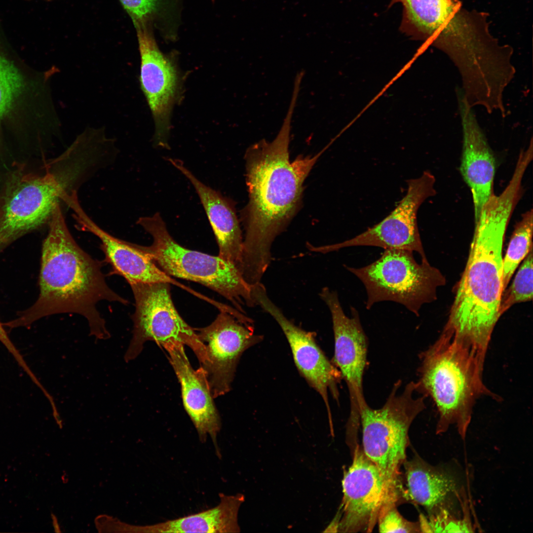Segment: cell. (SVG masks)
Masks as SVG:
<instances>
[{
	"mask_svg": "<svg viewBox=\"0 0 533 533\" xmlns=\"http://www.w3.org/2000/svg\"><path fill=\"white\" fill-rule=\"evenodd\" d=\"M66 203L73 211V216L82 230L90 232L101 241L106 261L112 266L114 273L123 276L130 284L135 283L163 282L174 285L198 297L199 293L181 284L161 269L139 247L117 239L98 227L85 213L77 194L69 196Z\"/></svg>",
	"mask_w": 533,
	"mask_h": 533,
	"instance_id": "18",
	"label": "cell"
},
{
	"mask_svg": "<svg viewBox=\"0 0 533 533\" xmlns=\"http://www.w3.org/2000/svg\"><path fill=\"white\" fill-rule=\"evenodd\" d=\"M456 92L462 132L459 170L471 192L475 222L484 206L495 194L496 161L473 108L468 103L461 89L457 88Z\"/></svg>",
	"mask_w": 533,
	"mask_h": 533,
	"instance_id": "17",
	"label": "cell"
},
{
	"mask_svg": "<svg viewBox=\"0 0 533 533\" xmlns=\"http://www.w3.org/2000/svg\"><path fill=\"white\" fill-rule=\"evenodd\" d=\"M51 517L53 521V525L55 529V532H61L60 530L59 526L57 521V519L53 514H51Z\"/></svg>",
	"mask_w": 533,
	"mask_h": 533,
	"instance_id": "28",
	"label": "cell"
},
{
	"mask_svg": "<svg viewBox=\"0 0 533 533\" xmlns=\"http://www.w3.org/2000/svg\"><path fill=\"white\" fill-rule=\"evenodd\" d=\"M297 104L291 100L271 142L263 139L245 154L249 201L242 210L245 229L241 273L249 284L260 282L271 261V246L299 209L303 183L322 152L289 159L291 122Z\"/></svg>",
	"mask_w": 533,
	"mask_h": 533,
	"instance_id": "1",
	"label": "cell"
},
{
	"mask_svg": "<svg viewBox=\"0 0 533 533\" xmlns=\"http://www.w3.org/2000/svg\"><path fill=\"white\" fill-rule=\"evenodd\" d=\"M404 478H399V500L423 506L429 514L448 510L461 487L449 470L431 465L419 457L405 461Z\"/></svg>",
	"mask_w": 533,
	"mask_h": 533,
	"instance_id": "20",
	"label": "cell"
},
{
	"mask_svg": "<svg viewBox=\"0 0 533 533\" xmlns=\"http://www.w3.org/2000/svg\"><path fill=\"white\" fill-rule=\"evenodd\" d=\"M169 360L181 385L183 404L198 433L201 442L210 435L218 456L221 453L217 435L221 423L215 405L206 374L202 367L193 369L185 352L184 344L179 342L161 345Z\"/></svg>",
	"mask_w": 533,
	"mask_h": 533,
	"instance_id": "19",
	"label": "cell"
},
{
	"mask_svg": "<svg viewBox=\"0 0 533 533\" xmlns=\"http://www.w3.org/2000/svg\"><path fill=\"white\" fill-rule=\"evenodd\" d=\"M533 213L531 209L522 214L521 219L515 226L505 255L502 258L503 291L519 265L533 248Z\"/></svg>",
	"mask_w": 533,
	"mask_h": 533,
	"instance_id": "24",
	"label": "cell"
},
{
	"mask_svg": "<svg viewBox=\"0 0 533 533\" xmlns=\"http://www.w3.org/2000/svg\"><path fill=\"white\" fill-rule=\"evenodd\" d=\"M57 71L29 66L0 30V151L9 137L41 141L58 134L61 122L50 88Z\"/></svg>",
	"mask_w": 533,
	"mask_h": 533,
	"instance_id": "5",
	"label": "cell"
},
{
	"mask_svg": "<svg viewBox=\"0 0 533 533\" xmlns=\"http://www.w3.org/2000/svg\"><path fill=\"white\" fill-rule=\"evenodd\" d=\"M136 30L141 58L140 81L154 119V142L167 148L170 116L180 95V76L173 60L160 50L154 29Z\"/></svg>",
	"mask_w": 533,
	"mask_h": 533,
	"instance_id": "13",
	"label": "cell"
},
{
	"mask_svg": "<svg viewBox=\"0 0 533 533\" xmlns=\"http://www.w3.org/2000/svg\"><path fill=\"white\" fill-rule=\"evenodd\" d=\"M517 204L513 196L502 192L493 196L483 207L475 222L467 261L443 331L483 359L500 317L502 250Z\"/></svg>",
	"mask_w": 533,
	"mask_h": 533,
	"instance_id": "2",
	"label": "cell"
},
{
	"mask_svg": "<svg viewBox=\"0 0 533 533\" xmlns=\"http://www.w3.org/2000/svg\"><path fill=\"white\" fill-rule=\"evenodd\" d=\"M220 503L215 507L196 514L156 524L132 527L133 533H239L237 516L244 496L219 494Z\"/></svg>",
	"mask_w": 533,
	"mask_h": 533,
	"instance_id": "22",
	"label": "cell"
},
{
	"mask_svg": "<svg viewBox=\"0 0 533 533\" xmlns=\"http://www.w3.org/2000/svg\"><path fill=\"white\" fill-rule=\"evenodd\" d=\"M204 344L207 362L202 367L214 398L228 393L231 388L238 361L242 353L261 342L263 337L228 313L220 311L209 325L193 328Z\"/></svg>",
	"mask_w": 533,
	"mask_h": 533,
	"instance_id": "15",
	"label": "cell"
},
{
	"mask_svg": "<svg viewBox=\"0 0 533 533\" xmlns=\"http://www.w3.org/2000/svg\"><path fill=\"white\" fill-rule=\"evenodd\" d=\"M136 28L151 27L161 37L174 35L181 24L183 0H119Z\"/></svg>",
	"mask_w": 533,
	"mask_h": 533,
	"instance_id": "23",
	"label": "cell"
},
{
	"mask_svg": "<svg viewBox=\"0 0 533 533\" xmlns=\"http://www.w3.org/2000/svg\"></svg>",
	"mask_w": 533,
	"mask_h": 533,
	"instance_id": "30",
	"label": "cell"
},
{
	"mask_svg": "<svg viewBox=\"0 0 533 533\" xmlns=\"http://www.w3.org/2000/svg\"><path fill=\"white\" fill-rule=\"evenodd\" d=\"M135 302L132 316L133 336L124 355L127 362L142 352L144 343L152 341L163 343L179 342L189 346L204 367L207 357L204 344L195 331L180 316L173 303L170 284L163 282L130 284Z\"/></svg>",
	"mask_w": 533,
	"mask_h": 533,
	"instance_id": "10",
	"label": "cell"
},
{
	"mask_svg": "<svg viewBox=\"0 0 533 533\" xmlns=\"http://www.w3.org/2000/svg\"><path fill=\"white\" fill-rule=\"evenodd\" d=\"M523 260L512 284L502 293L500 316L513 305L531 301L533 299V248Z\"/></svg>",
	"mask_w": 533,
	"mask_h": 533,
	"instance_id": "25",
	"label": "cell"
},
{
	"mask_svg": "<svg viewBox=\"0 0 533 533\" xmlns=\"http://www.w3.org/2000/svg\"><path fill=\"white\" fill-rule=\"evenodd\" d=\"M401 382H395L384 404L379 409L367 405L360 413L363 451L380 470L384 480L386 496L397 497L400 468L406 460L410 427L425 408V396L415 397V382L399 392Z\"/></svg>",
	"mask_w": 533,
	"mask_h": 533,
	"instance_id": "8",
	"label": "cell"
},
{
	"mask_svg": "<svg viewBox=\"0 0 533 533\" xmlns=\"http://www.w3.org/2000/svg\"><path fill=\"white\" fill-rule=\"evenodd\" d=\"M412 251L386 249L378 260L362 267L346 268L363 283L367 293L366 308L391 301L404 305L416 316L423 305L436 299L445 277L428 261L418 263Z\"/></svg>",
	"mask_w": 533,
	"mask_h": 533,
	"instance_id": "9",
	"label": "cell"
},
{
	"mask_svg": "<svg viewBox=\"0 0 533 533\" xmlns=\"http://www.w3.org/2000/svg\"><path fill=\"white\" fill-rule=\"evenodd\" d=\"M252 295L260 306L276 321L289 344L295 365L307 383L321 396L332 421L328 394L338 402V384L342 379L339 370L328 360L316 343L312 332L296 325L268 296L261 282L252 286Z\"/></svg>",
	"mask_w": 533,
	"mask_h": 533,
	"instance_id": "14",
	"label": "cell"
},
{
	"mask_svg": "<svg viewBox=\"0 0 533 533\" xmlns=\"http://www.w3.org/2000/svg\"><path fill=\"white\" fill-rule=\"evenodd\" d=\"M319 295L331 314L335 342L334 360L348 389L350 409L347 429L348 432L354 434L360 423L361 411L368 405L363 386L367 337L355 308H350L352 316L348 317L336 291L324 287Z\"/></svg>",
	"mask_w": 533,
	"mask_h": 533,
	"instance_id": "12",
	"label": "cell"
},
{
	"mask_svg": "<svg viewBox=\"0 0 533 533\" xmlns=\"http://www.w3.org/2000/svg\"><path fill=\"white\" fill-rule=\"evenodd\" d=\"M78 167L56 158L43 175L19 166L8 175L0 190V250L49 222L54 208L79 186Z\"/></svg>",
	"mask_w": 533,
	"mask_h": 533,
	"instance_id": "6",
	"label": "cell"
},
{
	"mask_svg": "<svg viewBox=\"0 0 533 533\" xmlns=\"http://www.w3.org/2000/svg\"><path fill=\"white\" fill-rule=\"evenodd\" d=\"M419 357L416 391L434 403L437 433L455 425L464 439L476 400L483 395L498 399L483 381L484 362L471 348L443 332Z\"/></svg>",
	"mask_w": 533,
	"mask_h": 533,
	"instance_id": "4",
	"label": "cell"
},
{
	"mask_svg": "<svg viewBox=\"0 0 533 533\" xmlns=\"http://www.w3.org/2000/svg\"><path fill=\"white\" fill-rule=\"evenodd\" d=\"M397 502L391 500L383 502L380 509L377 523L381 533L421 532L419 525L405 519L396 508Z\"/></svg>",
	"mask_w": 533,
	"mask_h": 533,
	"instance_id": "26",
	"label": "cell"
},
{
	"mask_svg": "<svg viewBox=\"0 0 533 533\" xmlns=\"http://www.w3.org/2000/svg\"><path fill=\"white\" fill-rule=\"evenodd\" d=\"M168 161L194 188L215 234L218 256L234 265L241 272L243 238L232 202L197 179L181 161L171 158Z\"/></svg>",
	"mask_w": 533,
	"mask_h": 533,
	"instance_id": "21",
	"label": "cell"
},
{
	"mask_svg": "<svg viewBox=\"0 0 533 533\" xmlns=\"http://www.w3.org/2000/svg\"><path fill=\"white\" fill-rule=\"evenodd\" d=\"M137 223L152 238L150 246L138 245L139 247L166 274L209 288L242 313H245L244 306L256 305L251 286L234 265L218 256L191 250L179 244L169 233L159 213L141 217Z\"/></svg>",
	"mask_w": 533,
	"mask_h": 533,
	"instance_id": "7",
	"label": "cell"
},
{
	"mask_svg": "<svg viewBox=\"0 0 533 533\" xmlns=\"http://www.w3.org/2000/svg\"><path fill=\"white\" fill-rule=\"evenodd\" d=\"M435 178L425 171L407 181L403 197L390 213L378 224L352 238L331 245L314 246V252L326 253L345 247L374 246L416 252L427 261L417 224L418 211L427 198L434 196Z\"/></svg>",
	"mask_w": 533,
	"mask_h": 533,
	"instance_id": "11",
	"label": "cell"
},
{
	"mask_svg": "<svg viewBox=\"0 0 533 533\" xmlns=\"http://www.w3.org/2000/svg\"><path fill=\"white\" fill-rule=\"evenodd\" d=\"M4 325L0 322V342L5 346L8 351L12 355L19 366L25 372H28L30 370L29 366L27 365L24 358L19 351L17 349L13 343L10 340L4 329Z\"/></svg>",
	"mask_w": 533,
	"mask_h": 533,
	"instance_id": "27",
	"label": "cell"
},
{
	"mask_svg": "<svg viewBox=\"0 0 533 533\" xmlns=\"http://www.w3.org/2000/svg\"><path fill=\"white\" fill-rule=\"evenodd\" d=\"M59 205L54 208L42 245L38 298L3 325L11 329L27 327L46 316L74 313L87 319L90 335L107 340L111 335L97 304L102 300L124 305L128 302L107 284L102 262L93 259L75 241Z\"/></svg>",
	"mask_w": 533,
	"mask_h": 533,
	"instance_id": "3",
	"label": "cell"
},
{
	"mask_svg": "<svg viewBox=\"0 0 533 533\" xmlns=\"http://www.w3.org/2000/svg\"><path fill=\"white\" fill-rule=\"evenodd\" d=\"M212 0L214 1V0Z\"/></svg>",
	"mask_w": 533,
	"mask_h": 533,
	"instance_id": "29",
	"label": "cell"
},
{
	"mask_svg": "<svg viewBox=\"0 0 533 533\" xmlns=\"http://www.w3.org/2000/svg\"><path fill=\"white\" fill-rule=\"evenodd\" d=\"M342 487L338 532H371L386 497V486L380 470L360 446L355 448L351 465L344 472Z\"/></svg>",
	"mask_w": 533,
	"mask_h": 533,
	"instance_id": "16",
	"label": "cell"
}]
</instances>
